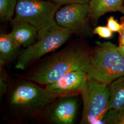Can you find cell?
Listing matches in <instances>:
<instances>
[{"mask_svg":"<svg viewBox=\"0 0 124 124\" xmlns=\"http://www.w3.org/2000/svg\"><path fill=\"white\" fill-rule=\"evenodd\" d=\"M90 59V52L79 46L70 45L44 60L27 75V79L47 85L71 71L88 72Z\"/></svg>","mask_w":124,"mask_h":124,"instance_id":"1","label":"cell"},{"mask_svg":"<svg viewBox=\"0 0 124 124\" xmlns=\"http://www.w3.org/2000/svg\"><path fill=\"white\" fill-rule=\"evenodd\" d=\"M88 79L109 85L124 76V58L111 42L97 43L90 52Z\"/></svg>","mask_w":124,"mask_h":124,"instance_id":"2","label":"cell"},{"mask_svg":"<svg viewBox=\"0 0 124 124\" xmlns=\"http://www.w3.org/2000/svg\"><path fill=\"white\" fill-rule=\"evenodd\" d=\"M60 6L49 0H18L12 23H30L38 31V40L58 25L55 15Z\"/></svg>","mask_w":124,"mask_h":124,"instance_id":"3","label":"cell"},{"mask_svg":"<svg viewBox=\"0 0 124 124\" xmlns=\"http://www.w3.org/2000/svg\"><path fill=\"white\" fill-rule=\"evenodd\" d=\"M58 98L46 88L29 81L17 85L9 98L11 108L18 113L31 115L48 106Z\"/></svg>","mask_w":124,"mask_h":124,"instance_id":"4","label":"cell"},{"mask_svg":"<svg viewBox=\"0 0 124 124\" xmlns=\"http://www.w3.org/2000/svg\"><path fill=\"white\" fill-rule=\"evenodd\" d=\"M80 94L83 103L80 124H104L108 111L109 85L88 79Z\"/></svg>","mask_w":124,"mask_h":124,"instance_id":"5","label":"cell"},{"mask_svg":"<svg viewBox=\"0 0 124 124\" xmlns=\"http://www.w3.org/2000/svg\"><path fill=\"white\" fill-rule=\"evenodd\" d=\"M73 34L70 31L58 25L44 36L26 47L19 54L15 68L24 70L32 62L53 52L64 44Z\"/></svg>","mask_w":124,"mask_h":124,"instance_id":"6","label":"cell"},{"mask_svg":"<svg viewBox=\"0 0 124 124\" xmlns=\"http://www.w3.org/2000/svg\"><path fill=\"white\" fill-rule=\"evenodd\" d=\"M88 4H70L58 10L55 19L60 26L69 30L76 34H82L88 31Z\"/></svg>","mask_w":124,"mask_h":124,"instance_id":"7","label":"cell"},{"mask_svg":"<svg viewBox=\"0 0 124 124\" xmlns=\"http://www.w3.org/2000/svg\"><path fill=\"white\" fill-rule=\"evenodd\" d=\"M88 80L87 72L81 70L71 71L54 82L46 85V88L58 98L75 96L81 93Z\"/></svg>","mask_w":124,"mask_h":124,"instance_id":"8","label":"cell"},{"mask_svg":"<svg viewBox=\"0 0 124 124\" xmlns=\"http://www.w3.org/2000/svg\"><path fill=\"white\" fill-rule=\"evenodd\" d=\"M73 96L61 97L48 109L46 118L56 124H72L77 115L78 104Z\"/></svg>","mask_w":124,"mask_h":124,"instance_id":"9","label":"cell"},{"mask_svg":"<svg viewBox=\"0 0 124 124\" xmlns=\"http://www.w3.org/2000/svg\"><path fill=\"white\" fill-rule=\"evenodd\" d=\"M123 0H90L89 3V17L93 21L105 13L114 12H122L124 9Z\"/></svg>","mask_w":124,"mask_h":124,"instance_id":"10","label":"cell"},{"mask_svg":"<svg viewBox=\"0 0 124 124\" xmlns=\"http://www.w3.org/2000/svg\"><path fill=\"white\" fill-rule=\"evenodd\" d=\"M13 24V27L10 33L18 46L27 47L35 42L38 36V31L35 27L27 22Z\"/></svg>","mask_w":124,"mask_h":124,"instance_id":"11","label":"cell"},{"mask_svg":"<svg viewBox=\"0 0 124 124\" xmlns=\"http://www.w3.org/2000/svg\"><path fill=\"white\" fill-rule=\"evenodd\" d=\"M108 110L118 111L124 109V76L109 85Z\"/></svg>","mask_w":124,"mask_h":124,"instance_id":"12","label":"cell"},{"mask_svg":"<svg viewBox=\"0 0 124 124\" xmlns=\"http://www.w3.org/2000/svg\"><path fill=\"white\" fill-rule=\"evenodd\" d=\"M20 46L13 40L10 33L0 35V63L6 64L18 54Z\"/></svg>","mask_w":124,"mask_h":124,"instance_id":"13","label":"cell"},{"mask_svg":"<svg viewBox=\"0 0 124 124\" xmlns=\"http://www.w3.org/2000/svg\"><path fill=\"white\" fill-rule=\"evenodd\" d=\"M18 0H0V19L1 22L12 20Z\"/></svg>","mask_w":124,"mask_h":124,"instance_id":"14","label":"cell"},{"mask_svg":"<svg viewBox=\"0 0 124 124\" xmlns=\"http://www.w3.org/2000/svg\"><path fill=\"white\" fill-rule=\"evenodd\" d=\"M103 123L124 124V109L118 110H108L103 120Z\"/></svg>","mask_w":124,"mask_h":124,"instance_id":"15","label":"cell"},{"mask_svg":"<svg viewBox=\"0 0 124 124\" xmlns=\"http://www.w3.org/2000/svg\"><path fill=\"white\" fill-rule=\"evenodd\" d=\"M93 33L94 34L97 35L102 38L109 39L112 37L113 32L107 26H98L94 28Z\"/></svg>","mask_w":124,"mask_h":124,"instance_id":"16","label":"cell"},{"mask_svg":"<svg viewBox=\"0 0 124 124\" xmlns=\"http://www.w3.org/2000/svg\"><path fill=\"white\" fill-rule=\"evenodd\" d=\"M107 26L113 32L120 33L121 30V24L116 20L113 16H110L107 19Z\"/></svg>","mask_w":124,"mask_h":124,"instance_id":"17","label":"cell"},{"mask_svg":"<svg viewBox=\"0 0 124 124\" xmlns=\"http://www.w3.org/2000/svg\"><path fill=\"white\" fill-rule=\"evenodd\" d=\"M57 4L61 5L70 4H89L90 0H53Z\"/></svg>","mask_w":124,"mask_h":124,"instance_id":"18","label":"cell"},{"mask_svg":"<svg viewBox=\"0 0 124 124\" xmlns=\"http://www.w3.org/2000/svg\"><path fill=\"white\" fill-rule=\"evenodd\" d=\"M0 69V96H2L7 92L8 89L7 80L3 71Z\"/></svg>","mask_w":124,"mask_h":124,"instance_id":"19","label":"cell"},{"mask_svg":"<svg viewBox=\"0 0 124 124\" xmlns=\"http://www.w3.org/2000/svg\"><path fill=\"white\" fill-rule=\"evenodd\" d=\"M120 24L121 30L119 33V45H124V16L121 18Z\"/></svg>","mask_w":124,"mask_h":124,"instance_id":"20","label":"cell"},{"mask_svg":"<svg viewBox=\"0 0 124 124\" xmlns=\"http://www.w3.org/2000/svg\"><path fill=\"white\" fill-rule=\"evenodd\" d=\"M118 49L124 58V45H119V46H118Z\"/></svg>","mask_w":124,"mask_h":124,"instance_id":"21","label":"cell"},{"mask_svg":"<svg viewBox=\"0 0 124 124\" xmlns=\"http://www.w3.org/2000/svg\"><path fill=\"white\" fill-rule=\"evenodd\" d=\"M122 13H123V14H124V10H123V11H122Z\"/></svg>","mask_w":124,"mask_h":124,"instance_id":"22","label":"cell"}]
</instances>
